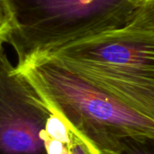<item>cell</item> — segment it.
<instances>
[{
	"instance_id": "1",
	"label": "cell",
	"mask_w": 154,
	"mask_h": 154,
	"mask_svg": "<svg viewBox=\"0 0 154 154\" xmlns=\"http://www.w3.org/2000/svg\"><path fill=\"white\" fill-rule=\"evenodd\" d=\"M42 55L154 118V3L122 28Z\"/></svg>"
},
{
	"instance_id": "2",
	"label": "cell",
	"mask_w": 154,
	"mask_h": 154,
	"mask_svg": "<svg viewBox=\"0 0 154 154\" xmlns=\"http://www.w3.org/2000/svg\"><path fill=\"white\" fill-rule=\"evenodd\" d=\"M16 69L82 141L97 154H113L129 136L154 138V118L144 116L46 56Z\"/></svg>"
},
{
	"instance_id": "3",
	"label": "cell",
	"mask_w": 154,
	"mask_h": 154,
	"mask_svg": "<svg viewBox=\"0 0 154 154\" xmlns=\"http://www.w3.org/2000/svg\"><path fill=\"white\" fill-rule=\"evenodd\" d=\"M18 64L133 22L154 0H7Z\"/></svg>"
},
{
	"instance_id": "4",
	"label": "cell",
	"mask_w": 154,
	"mask_h": 154,
	"mask_svg": "<svg viewBox=\"0 0 154 154\" xmlns=\"http://www.w3.org/2000/svg\"><path fill=\"white\" fill-rule=\"evenodd\" d=\"M51 113L3 49L0 53V154H46L42 133Z\"/></svg>"
},
{
	"instance_id": "5",
	"label": "cell",
	"mask_w": 154,
	"mask_h": 154,
	"mask_svg": "<svg viewBox=\"0 0 154 154\" xmlns=\"http://www.w3.org/2000/svg\"><path fill=\"white\" fill-rule=\"evenodd\" d=\"M42 138L46 154H72L69 128L53 112L46 122Z\"/></svg>"
},
{
	"instance_id": "6",
	"label": "cell",
	"mask_w": 154,
	"mask_h": 154,
	"mask_svg": "<svg viewBox=\"0 0 154 154\" xmlns=\"http://www.w3.org/2000/svg\"><path fill=\"white\" fill-rule=\"evenodd\" d=\"M113 154H154V138L129 136L122 141L120 148Z\"/></svg>"
},
{
	"instance_id": "7",
	"label": "cell",
	"mask_w": 154,
	"mask_h": 154,
	"mask_svg": "<svg viewBox=\"0 0 154 154\" xmlns=\"http://www.w3.org/2000/svg\"><path fill=\"white\" fill-rule=\"evenodd\" d=\"M12 29V17L7 0H0V44L6 42Z\"/></svg>"
},
{
	"instance_id": "8",
	"label": "cell",
	"mask_w": 154,
	"mask_h": 154,
	"mask_svg": "<svg viewBox=\"0 0 154 154\" xmlns=\"http://www.w3.org/2000/svg\"><path fill=\"white\" fill-rule=\"evenodd\" d=\"M69 131H70V138H71L72 154H97L84 141H82L74 132H72L70 128Z\"/></svg>"
},
{
	"instance_id": "9",
	"label": "cell",
	"mask_w": 154,
	"mask_h": 154,
	"mask_svg": "<svg viewBox=\"0 0 154 154\" xmlns=\"http://www.w3.org/2000/svg\"><path fill=\"white\" fill-rule=\"evenodd\" d=\"M3 49H4V47H3V44H0V53H1V51H3Z\"/></svg>"
}]
</instances>
